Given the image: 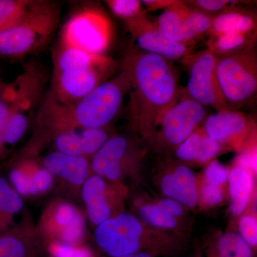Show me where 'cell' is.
I'll list each match as a JSON object with an SVG mask.
<instances>
[{"label":"cell","mask_w":257,"mask_h":257,"mask_svg":"<svg viewBox=\"0 0 257 257\" xmlns=\"http://www.w3.org/2000/svg\"><path fill=\"white\" fill-rule=\"evenodd\" d=\"M130 90V79L121 71L72 104H62L45 93L33 121L31 136L15 160L37 158L65 132L106 127L119 112Z\"/></svg>","instance_id":"obj_1"},{"label":"cell","mask_w":257,"mask_h":257,"mask_svg":"<svg viewBox=\"0 0 257 257\" xmlns=\"http://www.w3.org/2000/svg\"><path fill=\"white\" fill-rule=\"evenodd\" d=\"M121 71L130 79L133 131L143 142L159 115L177 98V75L167 59L137 50L123 60Z\"/></svg>","instance_id":"obj_2"},{"label":"cell","mask_w":257,"mask_h":257,"mask_svg":"<svg viewBox=\"0 0 257 257\" xmlns=\"http://www.w3.org/2000/svg\"><path fill=\"white\" fill-rule=\"evenodd\" d=\"M94 239L109 257L143 251L156 256H174L187 248L185 238L149 226L126 211L98 225Z\"/></svg>","instance_id":"obj_3"},{"label":"cell","mask_w":257,"mask_h":257,"mask_svg":"<svg viewBox=\"0 0 257 257\" xmlns=\"http://www.w3.org/2000/svg\"><path fill=\"white\" fill-rule=\"evenodd\" d=\"M53 71L48 93L62 104H72L107 81L116 62L58 42L52 53Z\"/></svg>","instance_id":"obj_4"},{"label":"cell","mask_w":257,"mask_h":257,"mask_svg":"<svg viewBox=\"0 0 257 257\" xmlns=\"http://www.w3.org/2000/svg\"><path fill=\"white\" fill-rule=\"evenodd\" d=\"M61 11L57 2L28 0L14 23L0 32V55L23 59L43 50L57 31Z\"/></svg>","instance_id":"obj_5"},{"label":"cell","mask_w":257,"mask_h":257,"mask_svg":"<svg viewBox=\"0 0 257 257\" xmlns=\"http://www.w3.org/2000/svg\"><path fill=\"white\" fill-rule=\"evenodd\" d=\"M146 155L147 147L137 135H113L91 158L92 174L130 189L140 187Z\"/></svg>","instance_id":"obj_6"},{"label":"cell","mask_w":257,"mask_h":257,"mask_svg":"<svg viewBox=\"0 0 257 257\" xmlns=\"http://www.w3.org/2000/svg\"><path fill=\"white\" fill-rule=\"evenodd\" d=\"M207 115L205 106L192 98H176L159 115L143 143L160 155H169L197 130Z\"/></svg>","instance_id":"obj_7"},{"label":"cell","mask_w":257,"mask_h":257,"mask_svg":"<svg viewBox=\"0 0 257 257\" xmlns=\"http://www.w3.org/2000/svg\"><path fill=\"white\" fill-rule=\"evenodd\" d=\"M20 74L21 87L5 133L6 154L23 138L35 119L48 79L46 69L36 61L25 64Z\"/></svg>","instance_id":"obj_8"},{"label":"cell","mask_w":257,"mask_h":257,"mask_svg":"<svg viewBox=\"0 0 257 257\" xmlns=\"http://www.w3.org/2000/svg\"><path fill=\"white\" fill-rule=\"evenodd\" d=\"M216 77L229 109L247 102L257 90V67L254 55L246 52L227 53L217 58Z\"/></svg>","instance_id":"obj_9"},{"label":"cell","mask_w":257,"mask_h":257,"mask_svg":"<svg viewBox=\"0 0 257 257\" xmlns=\"http://www.w3.org/2000/svg\"><path fill=\"white\" fill-rule=\"evenodd\" d=\"M111 25L105 15L84 8L69 17L61 30L60 43L95 55H104L110 43Z\"/></svg>","instance_id":"obj_10"},{"label":"cell","mask_w":257,"mask_h":257,"mask_svg":"<svg viewBox=\"0 0 257 257\" xmlns=\"http://www.w3.org/2000/svg\"><path fill=\"white\" fill-rule=\"evenodd\" d=\"M45 242L81 246L86 234L85 218L72 203L57 198L49 203L37 223Z\"/></svg>","instance_id":"obj_11"},{"label":"cell","mask_w":257,"mask_h":257,"mask_svg":"<svg viewBox=\"0 0 257 257\" xmlns=\"http://www.w3.org/2000/svg\"><path fill=\"white\" fill-rule=\"evenodd\" d=\"M131 189L124 184L92 175L81 189L88 218L94 226L125 212Z\"/></svg>","instance_id":"obj_12"},{"label":"cell","mask_w":257,"mask_h":257,"mask_svg":"<svg viewBox=\"0 0 257 257\" xmlns=\"http://www.w3.org/2000/svg\"><path fill=\"white\" fill-rule=\"evenodd\" d=\"M162 159L152 168L151 182L162 197L180 202L190 210L197 207L196 175L188 165L169 155H161Z\"/></svg>","instance_id":"obj_13"},{"label":"cell","mask_w":257,"mask_h":257,"mask_svg":"<svg viewBox=\"0 0 257 257\" xmlns=\"http://www.w3.org/2000/svg\"><path fill=\"white\" fill-rule=\"evenodd\" d=\"M217 57L211 51L198 56L189 69L187 91L189 97L217 111L229 110L216 74Z\"/></svg>","instance_id":"obj_14"},{"label":"cell","mask_w":257,"mask_h":257,"mask_svg":"<svg viewBox=\"0 0 257 257\" xmlns=\"http://www.w3.org/2000/svg\"><path fill=\"white\" fill-rule=\"evenodd\" d=\"M202 131L209 138L242 152L251 148L248 140L254 128L246 115L229 109L207 116Z\"/></svg>","instance_id":"obj_15"},{"label":"cell","mask_w":257,"mask_h":257,"mask_svg":"<svg viewBox=\"0 0 257 257\" xmlns=\"http://www.w3.org/2000/svg\"><path fill=\"white\" fill-rule=\"evenodd\" d=\"M46 249L36 223L28 213L0 235V257H45Z\"/></svg>","instance_id":"obj_16"},{"label":"cell","mask_w":257,"mask_h":257,"mask_svg":"<svg viewBox=\"0 0 257 257\" xmlns=\"http://www.w3.org/2000/svg\"><path fill=\"white\" fill-rule=\"evenodd\" d=\"M126 23L135 39L137 50L161 56L169 60L182 58L188 53L189 48L185 44L167 40L157 27L145 24L140 16Z\"/></svg>","instance_id":"obj_17"},{"label":"cell","mask_w":257,"mask_h":257,"mask_svg":"<svg viewBox=\"0 0 257 257\" xmlns=\"http://www.w3.org/2000/svg\"><path fill=\"white\" fill-rule=\"evenodd\" d=\"M42 165L69 187L74 194H80L83 184L92 175L91 159L54 151L41 160Z\"/></svg>","instance_id":"obj_18"},{"label":"cell","mask_w":257,"mask_h":257,"mask_svg":"<svg viewBox=\"0 0 257 257\" xmlns=\"http://www.w3.org/2000/svg\"><path fill=\"white\" fill-rule=\"evenodd\" d=\"M10 184L21 196H36L47 192L53 185L54 177L37 158L15 160L10 172Z\"/></svg>","instance_id":"obj_19"},{"label":"cell","mask_w":257,"mask_h":257,"mask_svg":"<svg viewBox=\"0 0 257 257\" xmlns=\"http://www.w3.org/2000/svg\"><path fill=\"white\" fill-rule=\"evenodd\" d=\"M112 135L107 126L76 128L61 134L52 143L55 151L91 159Z\"/></svg>","instance_id":"obj_20"},{"label":"cell","mask_w":257,"mask_h":257,"mask_svg":"<svg viewBox=\"0 0 257 257\" xmlns=\"http://www.w3.org/2000/svg\"><path fill=\"white\" fill-rule=\"evenodd\" d=\"M132 206L134 215L145 224L156 229L168 231L187 238L186 231L189 229L188 220L179 219L171 214L157 203L156 197L143 194L134 197Z\"/></svg>","instance_id":"obj_21"},{"label":"cell","mask_w":257,"mask_h":257,"mask_svg":"<svg viewBox=\"0 0 257 257\" xmlns=\"http://www.w3.org/2000/svg\"><path fill=\"white\" fill-rule=\"evenodd\" d=\"M202 257H254L252 248L238 232L216 231L204 239Z\"/></svg>","instance_id":"obj_22"},{"label":"cell","mask_w":257,"mask_h":257,"mask_svg":"<svg viewBox=\"0 0 257 257\" xmlns=\"http://www.w3.org/2000/svg\"><path fill=\"white\" fill-rule=\"evenodd\" d=\"M223 146L207 137L202 130H197L176 149L175 158L183 163H207L220 153Z\"/></svg>","instance_id":"obj_23"},{"label":"cell","mask_w":257,"mask_h":257,"mask_svg":"<svg viewBox=\"0 0 257 257\" xmlns=\"http://www.w3.org/2000/svg\"><path fill=\"white\" fill-rule=\"evenodd\" d=\"M254 187V175L249 171L234 165L229 171L228 191L230 198V211L240 216L247 209Z\"/></svg>","instance_id":"obj_24"},{"label":"cell","mask_w":257,"mask_h":257,"mask_svg":"<svg viewBox=\"0 0 257 257\" xmlns=\"http://www.w3.org/2000/svg\"><path fill=\"white\" fill-rule=\"evenodd\" d=\"M23 209L22 196L13 188L8 179L0 177V235L18 223L17 216Z\"/></svg>","instance_id":"obj_25"},{"label":"cell","mask_w":257,"mask_h":257,"mask_svg":"<svg viewBox=\"0 0 257 257\" xmlns=\"http://www.w3.org/2000/svg\"><path fill=\"white\" fill-rule=\"evenodd\" d=\"M22 76L19 74L13 82L7 83L0 92V161L6 156L5 136L15 103L20 93Z\"/></svg>","instance_id":"obj_26"},{"label":"cell","mask_w":257,"mask_h":257,"mask_svg":"<svg viewBox=\"0 0 257 257\" xmlns=\"http://www.w3.org/2000/svg\"><path fill=\"white\" fill-rule=\"evenodd\" d=\"M157 28L171 42L184 44L194 39L186 27L184 15L175 10H165L162 13Z\"/></svg>","instance_id":"obj_27"},{"label":"cell","mask_w":257,"mask_h":257,"mask_svg":"<svg viewBox=\"0 0 257 257\" xmlns=\"http://www.w3.org/2000/svg\"><path fill=\"white\" fill-rule=\"evenodd\" d=\"M197 187V207L202 210L221 205L229 198L228 187H220L205 182L196 175Z\"/></svg>","instance_id":"obj_28"},{"label":"cell","mask_w":257,"mask_h":257,"mask_svg":"<svg viewBox=\"0 0 257 257\" xmlns=\"http://www.w3.org/2000/svg\"><path fill=\"white\" fill-rule=\"evenodd\" d=\"M28 2V0H0V32L14 23Z\"/></svg>","instance_id":"obj_29"},{"label":"cell","mask_w":257,"mask_h":257,"mask_svg":"<svg viewBox=\"0 0 257 257\" xmlns=\"http://www.w3.org/2000/svg\"><path fill=\"white\" fill-rule=\"evenodd\" d=\"M238 233L253 251L257 248V219L254 212L245 211L240 216Z\"/></svg>","instance_id":"obj_30"},{"label":"cell","mask_w":257,"mask_h":257,"mask_svg":"<svg viewBox=\"0 0 257 257\" xmlns=\"http://www.w3.org/2000/svg\"><path fill=\"white\" fill-rule=\"evenodd\" d=\"M113 14L125 22L138 18L141 15V2L138 0H110L106 2Z\"/></svg>","instance_id":"obj_31"},{"label":"cell","mask_w":257,"mask_h":257,"mask_svg":"<svg viewBox=\"0 0 257 257\" xmlns=\"http://www.w3.org/2000/svg\"><path fill=\"white\" fill-rule=\"evenodd\" d=\"M229 171L219 161L209 162L202 175H199L205 182L220 187H228Z\"/></svg>","instance_id":"obj_32"},{"label":"cell","mask_w":257,"mask_h":257,"mask_svg":"<svg viewBox=\"0 0 257 257\" xmlns=\"http://www.w3.org/2000/svg\"><path fill=\"white\" fill-rule=\"evenodd\" d=\"M186 27L193 38L204 33L211 28L210 17L201 12H192L184 16Z\"/></svg>","instance_id":"obj_33"},{"label":"cell","mask_w":257,"mask_h":257,"mask_svg":"<svg viewBox=\"0 0 257 257\" xmlns=\"http://www.w3.org/2000/svg\"><path fill=\"white\" fill-rule=\"evenodd\" d=\"M241 14L238 13H225L216 17L211 23V30L220 35L228 32H237Z\"/></svg>","instance_id":"obj_34"},{"label":"cell","mask_w":257,"mask_h":257,"mask_svg":"<svg viewBox=\"0 0 257 257\" xmlns=\"http://www.w3.org/2000/svg\"><path fill=\"white\" fill-rule=\"evenodd\" d=\"M47 249L53 257H94L89 248L84 246H69V245L50 243L46 245Z\"/></svg>","instance_id":"obj_35"},{"label":"cell","mask_w":257,"mask_h":257,"mask_svg":"<svg viewBox=\"0 0 257 257\" xmlns=\"http://www.w3.org/2000/svg\"><path fill=\"white\" fill-rule=\"evenodd\" d=\"M245 42L243 34L237 32H228L219 35L215 43L216 50L222 53H229L242 46Z\"/></svg>","instance_id":"obj_36"},{"label":"cell","mask_w":257,"mask_h":257,"mask_svg":"<svg viewBox=\"0 0 257 257\" xmlns=\"http://www.w3.org/2000/svg\"><path fill=\"white\" fill-rule=\"evenodd\" d=\"M256 147H253L245 150L236 157L235 165L243 167L251 172L253 175H256Z\"/></svg>","instance_id":"obj_37"},{"label":"cell","mask_w":257,"mask_h":257,"mask_svg":"<svg viewBox=\"0 0 257 257\" xmlns=\"http://www.w3.org/2000/svg\"><path fill=\"white\" fill-rule=\"evenodd\" d=\"M229 3L222 0H199L196 2V4L206 11L216 12L223 9Z\"/></svg>","instance_id":"obj_38"},{"label":"cell","mask_w":257,"mask_h":257,"mask_svg":"<svg viewBox=\"0 0 257 257\" xmlns=\"http://www.w3.org/2000/svg\"><path fill=\"white\" fill-rule=\"evenodd\" d=\"M254 26L253 19L248 15H242L240 18L239 26H238V32L243 34L249 32L252 30Z\"/></svg>","instance_id":"obj_39"},{"label":"cell","mask_w":257,"mask_h":257,"mask_svg":"<svg viewBox=\"0 0 257 257\" xmlns=\"http://www.w3.org/2000/svg\"><path fill=\"white\" fill-rule=\"evenodd\" d=\"M116 257H157L155 255L152 254L151 253L145 252H138L135 253H132V254L124 255V256H120Z\"/></svg>","instance_id":"obj_40"},{"label":"cell","mask_w":257,"mask_h":257,"mask_svg":"<svg viewBox=\"0 0 257 257\" xmlns=\"http://www.w3.org/2000/svg\"><path fill=\"white\" fill-rule=\"evenodd\" d=\"M7 83L5 82L4 79H3V75H2V71L0 69V92L3 90V88L6 85Z\"/></svg>","instance_id":"obj_41"},{"label":"cell","mask_w":257,"mask_h":257,"mask_svg":"<svg viewBox=\"0 0 257 257\" xmlns=\"http://www.w3.org/2000/svg\"><path fill=\"white\" fill-rule=\"evenodd\" d=\"M192 257H202V251H201L200 248H197L196 250L195 253L193 254Z\"/></svg>","instance_id":"obj_42"}]
</instances>
